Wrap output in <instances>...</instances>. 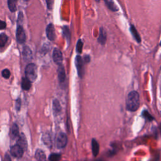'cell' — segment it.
<instances>
[{
  "label": "cell",
  "instance_id": "83f0119b",
  "mask_svg": "<svg viewBox=\"0 0 161 161\" xmlns=\"http://www.w3.org/2000/svg\"><path fill=\"white\" fill-rule=\"evenodd\" d=\"M15 106H16V110L19 111L20 110V108H21V101L20 98H18L17 99H16Z\"/></svg>",
  "mask_w": 161,
  "mask_h": 161
},
{
  "label": "cell",
  "instance_id": "9a60e30c",
  "mask_svg": "<svg viewBox=\"0 0 161 161\" xmlns=\"http://www.w3.org/2000/svg\"><path fill=\"white\" fill-rule=\"evenodd\" d=\"M104 1L105 4L107 6V7L113 12H116L118 11V8L117 6L115 4V2L113 1V0H103Z\"/></svg>",
  "mask_w": 161,
  "mask_h": 161
},
{
  "label": "cell",
  "instance_id": "6da1fadb",
  "mask_svg": "<svg viewBox=\"0 0 161 161\" xmlns=\"http://www.w3.org/2000/svg\"><path fill=\"white\" fill-rule=\"evenodd\" d=\"M126 106L128 110L130 112H135L140 106V97L138 93L135 91H131L129 94L126 100Z\"/></svg>",
  "mask_w": 161,
  "mask_h": 161
},
{
  "label": "cell",
  "instance_id": "277c9868",
  "mask_svg": "<svg viewBox=\"0 0 161 161\" xmlns=\"http://www.w3.org/2000/svg\"><path fill=\"white\" fill-rule=\"evenodd\" d=\"M75 65L77 69V74L80 78L84 76L85 69H84V62L80 55H77L75 58Z\"/></svg>",
  "mask_w": 161,
  "mask_h": 161
},
{
  "label": "cell",
  "instance_id": "7c38bea8",
  "mask_svg": "<svg viewBox=\"0 0 161 161\" xmlns=\"http://www.w3.org/2000/svg\"><path fill=\"white\" fill-rule=\"evenodd\" d=\"M17 144L22 149L24 150V151H25V150H26L27 142H26V137H25V135L24 134H21L19 137L18 142H17Z\"/></svg>",
  "mask_w": 161,
  "mask_h": 161
},
{
  "label": "cell",
  "instance_id": "836d02e7",
  "mask_svg": "<svg viewBox=\"0 0 161 161\" xmlns=\"http://www.w3.org/2000/svg\"><path fill=\"white\" fill-rule=\"evenodd\" d=\"M24 1H29V0H24Z\"/></svg>",
  "mask_w": 161,
  "mask_h": 161
},
{
  "label": "cell",
  "instance_id": "e0dca14e",
  "mask_svg": "<svg viewBox=\"0 0 161 161\" xmlns=\"http://www.w3.org/2000/svg\"><path fill=\"white\" fill-rule=\"evenodd\" d=\"M62 34L64 37L65 38L67 42L69 43L71 42V31L68 26H64L62 28Z\"/></svg>",
  "mask_w": 161,
  "mask_h": 161
},
{
  "label": "cell",
  "instance_id": "4dcf8cb0",
  "mask_svg": "<svg viewBox=\"0 0 161 161\" xmlns=\"http://www.w3.org/2000/svg\"><path fill=\"white\" fill-rule=\"evenodd\" d=\"M83 59H84L85 62H86V63H89L90 62V57L89 55H85L84 56V58H83Z\"/></svg>",
  "mask_w": 161,
  "mask_h": 161
},
{
  "label": "cell",
  "instance_id": "e575fe53",
  "mask_svg": "<svg viewBox=\"0 0 161 161\" xmlns=\"http://www.w3.org/2000/svg\"><path fill=\"white\" fill-rule=\"evenodd\" d=\"M160 46H161V41H160Z\"/></svg>",
  "mask_w": 161,
  "mask_h": 161
},
{
  "label": "cell",
  "instance_id": "9c48e42d",
  "mask_svg": "<svg viewBox=\"0 0 161 161\" xmlns=\"http://www.w3.org/2000/svg\"><path fill=\"white\" fill-rule=\"evenodd\" d=\"M24 151V150L22 149L18 144L13 146L11 148V154H12L13 156L16 158H21L23 156Z\"/></svg>",
  "mask_w": 161,
  "mask_h": 161
},
{
  "label": "cell",
  "instance_id": "ffe728a7",
  "mask_svg": "<svg viewBox=\"0 0 161 161\" xmlns=\"http://www.w3.org/2000/svg\"><path fill=\"white\" fill-rule=\"evenodd\" d=\"M91 146H92V151L94 157H96L99 151V146L98 142L95 139H93L91 142Z\"/></svg>",
  "mask_w": 161,
  "mask_h": 161
},
{
  "label": "cell",
  "instance_id": "3957f363",
  "mask_svg": "<svg viewBox=\"0 0 161 161\" xmlns=\"http://www.w3.org/2000/svg\"><path fill=\"white\" fill-rule=\"evenodd\" d=\"M56 146L59 149L64 148L68 143V137L63 132H60L57 134L55 139Z\"/></svg>",
  "mask_w": 161,
  "mask_h": 161
},
{
  "label": "cell",
  "instance_id": "484cf974",
  "mask_svg": "<svg viewBox=\"0 0 161 161\" xmlns=\"http://www.w3.org/2000/svg\"><path fill=\"white\" fill-rule=\"evenodd\" d=\"M142 116L143 118H145L146 120L149 121H152L154 120V118L152 117V116L149 113L148 111L147 110H144L142 112Z\"/></svg>",
  "mask_w": 161,
  "mask_h": 161
},
{
  "label": "cell",
  "instance_id": "52a82bcc",
  "mask_svg": "<svg viewBox=\"0 0 161 161\" xmlns=\"http://www.w3.org/2000/svg\"><path fill=\"white\" fill-rule=\"evenodd\" d=\"M57 73H58V79L60 85L62 86L65 85L66 81V74L64 66L62 65H59L57 69Z\"/></svg>",
  "mask_w": 161,
  "mask_h": 161
},
{
  "label": "cell",
  "instance_id": "d4e9b609",
  "mask_svg": "<svg viewBox=\"0 0 161 161\" xmlns=\"http://www.w3.org/2000/svg\"><path fill=\"white\" fill-rule=\"evenodd\" d=\"M60 155L59 154H52L49 156V160L50 161H59L60 159Z\"/></svg>",
  "mask_w": 161,
  "mask_h": 161
},
{
  "label": "cell",
  "instance_id": "8d00e7d4",
  "mask_svg": "<svg viewBox=\"0 0 161 161\" xmlns=\"http://www.w3.org/2000/svg\"><path fill=\"white\" fill-rule=\"evenodd\" d=\"M98 161H101V160H98Z\"/></svg>",
  "mask_w": 161,
  "mask_h": 161
},
{
  "label": "cell",
  "instance_id": "5b68a950",
  "mask_svg": "<svg viewBox=\"0 0 161 161\" xmlns=\"http://www.w3.org/2000/svg\"><path fill=\"white\" fill-rule=\"evenodd\" d=\"M16 41L20 44L24 43L26 41L25 32L24 29V27L22 26L21 24H18L17 28H16Z\"/></svg>",
  "mask_w": 161,
  "mask_h": 161
},
{
  "label": "cell",
  "instance_id": "ba28073f",
  "mask_svg": "<svg viewBox=\"0 0 161 161\" xmlns=\"http://www.w3.org/2000/svg\"><path fill=\"white\" fill-rule=\"evenodd\" d=\"M46 35L49 40L51 41L55 40V37H56V35H55V30L54 26L52 24H50L47 26Z\"/></svg>",
  "mask_w": 161,
  "mask_h": 161
},
{
  "label": "cell",
  "instance_id": "2e32d148",
  "mask_svg": "<svg viewBox=\"0 0 161 161\" xmlns=\"http://www.w3.org/2000/svg\"><path fill=\"white\" fill-rule=\"evenodd\" d=\"M32 82L26 77H23L21 80V87L25 91H29L32 86Z\"/></svg>",
  "mask_w": 161,
  "mask_h": 161
},
{
  "label": "cell",
  "instance_id": "d6986e66",
  "mask_svg": "<svg viewBox=\"0 0 161 161\" xmlns=\"http://www.w3.org/2000/svg\"><path fill=\"white\" fill-rule=\"evenodd\" d=\"M42 140L45 145H46L47 147H51L52 146V139L51 135L49 134V133L47 132L43 134L42 136Z\"/></svg>",
  "mask_w": 161,
  "mask_h": 161
},
{
  "label": "cell",
  "instance_id": "7402d4cb",
  "mask_svg": "<svg viewBox=\"0 0 161 161\" xmlns=\"http://www.w3.org/2000/svg\"><path fill=\"white\" fill-rule=\"evenodd\" d=\"M8 37L4 33H2V34H0V48L4 47L8 41Z\"/></svg>",
  "mask_w": 161,
  "mask_h": 161
},
{
  "label": "cell",
  "instance_id": "4316f807",
  "mask_svg": "<svg viewBox=\"0 0 161 161\" xmlns=\"http://www.w3.org/2000/svg\"><path fill=\"white\" fill-rule=\"evenodd\" d=\"M1 74H2V76L4 79H8L11 76L10 71L8 69H4V70H3Z\"/></svg>",
  "mask_w": 161,
  "mask_h": 161
},
{
  "label": "cell",
  "instance_id": "1f68e13d",
  "mask_svg": "<svg viewBox=\"0 0 161 161\" xmlns=\"http://www.w3.org/2000/svg\"><path fill=\"white\" fill-rule=\"evenodd\" d=\"M3 161H12V159H11L10 157L9 156V155L6 154V155H5L4 157Z\"/></svg>",
  "mask_w": 161,
  "mask_h": 161
},
{
  "label": "cell",
  "instance_id": "8992f818",
  "mask_svg": "<svg viewBox=\"0 0 161 161\" xmlns=\"http://www.w3.org/2000/svg\"><path fill=\"white\" fill-rule=\"evenodd\" d=\"M52 59L54 62L57 65H62L63 62V55L60 50L57 47L54 48L52 54Z\"/></svg>",
  "mask_w": 161,
  "mask_h": 161
},
{
  "label": "cell",
  "instance_id": "d590c367",
  "mask_svg": "<svg viewBox=\"0 0 161 161\" xmlns=\"http://www.w3.org/2000/svg\"><path fill=\"white\" fill-rule=\"evenodd\" d=\"M160 130H161V125H160Z\"/></svg>",
  "mask_w": 161,
  "mask_h": 161
},
{
  "label": "cell",
  "instance_id": "f546056e",
  "mask_svg": "<svg viewBox=\"0 0 161 161\" xmlns=\"http://www.w3.org/2000/svg\"><path fill=\"white\" fill-rule=\"evenodd\" d=\"M7 26V24L5 23V21H2L0 20V30H3Z\"/></svg>",
  "mask_w": 161,
  "mask_h": 161
},
{
  "label": "cell",
  "instance_id": "7a4b0ae2",
  "mask_svg": "<svg viewBox=\"0 0 161 161\" xmlns=\"http://www.w3.org/2000/svg\"><path fill=\"white\" fill-rule=\"evenodd\" d=\"M26 77L31 82H34L37 78V66L34 63L29 64L25 68Z\"/></svg>",
  "mask_w": 161,
  "mask_h": 161
},
{
  "label": "cell",
  "instance_id": "8fae6325",
  "mask_svg": "<svg viewBox=\"0 0 161 161\" xmlns=\"http://www.w3.org/2000/svg\"><path fill=\"white\" fill-rule=\"evenodd\" d=\"M107 35L106 31L104 30L103 27L100 28V29H99V34L98 38V42L101 44V45H104L105 43L107 42Z\"/></svg>",
  "mask_w": 161,
  "mask_h": 161
},
{
  "label": "cell",
  "instance_id": "f1b7e54d",
  "mask_svg": "<svg viewBox=\"0 0 161 161\" xmlns=\"http://www.w3.org/2000/svg\"><path fill=\"white\" fill-rule=\"evenodd\" d=\"M46 3H47V7L49 10H52V6H53V2L54 0H46Z\"/></svg>",
  "mask_w": 161,
  "mask_h": 161
},
{
  "label": "cell",
  "instance_id": "4fadbf2b",
  "mask_svg": "<svg viewBox=\"0 0 161 161\" xmlns=\"http://www.w3.org/2000/svg\"><path fill=\"white\" fill-rule=\"evenodd\" d=\"M52 109L54 114H59L61 112L62 108H61V105L57 99H54L53 100Z\"/></svg>",
  "mask_w": 161,
  "mask_h": 161
},
{
  "label": "cell",
  "instance_id": "44dd1931",
  "mask_svg": "<svg viewBox=\"0 0 161 161\" xmlns=\"http://www.w3.org/2000/svg\"><path fill=\"white\" fill-rule=\"evenodd\" d=\"M8 7L11 12H15L16 11L18 0H7Z\"/></svg>",
  "mask_w": 161,
  "mask_h": 161
},
{
  "label": "cell",
  "instance_id": "cb8c5ba5",
  "mask_svg": "<svg viewBox=\"0 0 161 161\" xmlns=\"http://www.w3.org/2000/svg\"><path fill=\"white\" fill-rule=\"evenodd\" d=\"M82 47H83V42L81 39H79L77 42L76 44V52L79 54H81L82 51Z\"/></svg>",
  "mask_w": 161,
  "mask_h": 161
},
{
  "label": "cell",
  "instance_id": "30bf717a",
  "mask_svg": "<svg viewBox=\"0 0 161 161\" xmlns=\"http://www.w3.org/2000/svg\"><path fill=\"white\" fill-rule=\"evenodd\" d=\"M22 55L24 59L26 61H30L32 59V52L31 49L28 46H24L22 51Z\"/></svg>",
  "mask_w": 161,
  "mask_h": 161
},
{
  "label": "cell",
  "instance_id": "603a6c76",
  "mask_svg": "<svg viewBox=\"0 0 161 161\" xmlns=\"http://www.w3.org/2000/svg\"><path fill=\"white\" fill-rule=\"evenodd\" d=\"M19 133V129L18 125L16 124H13L12 127V135L13 138L18 137Z\"/></svg>",
  "mask_w": 161,
  "mask_h": 161
},
{
  "label": "cell",
  "instance_id": "ac0fdd59",
  "mask_svg": "<svg viewBox=\"0 0 161 161\" xmlns=\"http://www.w3.org/2000/svg\"><path fill=\"white\" fill-rule=\"evenodd\" d=\"M35 158L38 161H46V155L42 150L38 149L35 152Z\"/></svg>",
  "mask_w": 161,
  "mask_h": 161
},
{
  "label": "cell",
  "instance_id": "d6a6232c",
  "mask_svg": "<svg viewBox=\"0 0 161 161\" xmlns=\"http://www.w3.org/2000/svg\"><path fill=\"white\" fill-rule=\"evenodd\" d=\"M95 1H96V2H98V3H99V1H100V0H95Z\"/></svg>",
  "mask_w": 161,
  "mask_h": 161
},
{
  "label": "cell",
  "instance_id": "5bb4252c",
  "mask_svg": "<svg viewBox=\"0 0 161 161\" xmlns=\"http://www.w3.org/2000/svg\"><path fill=\"white\" fill-rule=\"evenodd\" d=\"M130 30L131 34L132 35V36L134 37V38L135 39V40L138 42V43H140L141 42V38L140 36L138 34V31L137 30V29H135V27L134 26V25H130Z\"/></svg>",
  "mask_w": 161,
  "mask_h": 161
}]
</instances>
